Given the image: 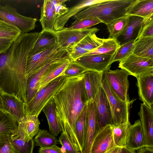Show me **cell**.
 <instances>
[{
    "label": "cell",
    "mask_w": 153,
    "mask_h": 153,
    "mask_svg": "<svg viewBox=\"0 0 153 153\" xmlns=\"http://www.w3.org/2000/svg\"><path fill=\"white\" fill-rule=\"evenodd\" d=\"M39 34H21L7 51L0 55V91L25 103L27 59Z\"/></svg>",
    "instance_id": "6da1fadb"
},
{
    "label": "cell",
    "mask_w": 153,
    "mask_h": 153,
    "mask_svg": "<svg viewBox=\"0 0 153 153\" xmlns=\"http://www.w3.org/2000/svg\"><path fill=\"white\" fill-rule=\"evenodd\" d=\"M84 73L67 78L53 97L55 112L62 132L79 152L81 150L75 134V127L88 102L84 87Z\"/></svg>",
    "instance_id": "7a4b0ae2"
},
{
    "label": "cell",
    "mask_w": 153,
    "mask_h": 153,
    "mask_svg": "<svg viewBox=\"0 0 153 153\" xmlns=\"http://www.w3.org/2000/svg\"><path fill=\"white\" fill-rule=\"evenodd\" d=\"M136 0H105L89 7L74 16L75 19L98 18L105 25L127 15L132 4Z\"/></svg>",
    "instance_id": "3957f363"
},
{
    "label": "cell",
    "mask_w": 153,
    "mask_h": 153,
    "mask_svg": "<svg viewBox=\"0 0 153 153\" xmlns=\"http://www.w3.org/2000/svg\"><path fill=\"white\" fill-rule=\"evenodd\" d=\"M63 75L51 82L36 94L29 102L25 103L26 114L39 116L44 107L53 99V97L66 80Z\"/></svg>",
    "instance_id": "277c9868"
},
{
    "label": "cell",
    "mask_w": 153,
    "mask_h": 153,
    "mask_svg": "<svg viewBox=\"0 0 153 153\" xmlns=\"http://www.w3.org/2000/svg\"><path fill=\"white\" fill-rule=\"evenodd\" d=\"M102 86L108 100L111 111L113 125L130 122L129 109L134 101L123 102L118 99L113 93L109 84L102 75Z\"/></svg>",
    "instance_id": "5b68a950"
},
{
    "label": "cell",
    "mask_w": 153,
    "mask_h": 153,
    "mask_svg": "<svg viewBox=\"0 0 153 153\" xmlns=\"http://www.w3.org/2000/svg\"><path fill=\"white\" fill-rule=\"evenodd\" d=\"M0 20L16 27L23 34L34 29L38 20L19 14L16 9L10 5L0 4Z\"/></svg>",
    "instance_id": "8992f818"
},
{
    "label": "cell",
    "mask_w": 153,
    "mask_h": 153,
    "mask_svg": "<svg viewBox=\"0 0 153 153\" xmlns=\"http://www.w3.org/2000/svg\"><path fill=\"white\" fill-rule=\"evenodd\" d=\"M103 74L112 91L118 99L123 102L129 100L128 94L129 73L122 69L112 70L109 68Z\"/></svg>",
    "instance_id": "52a82bcc"
},
{
    "label": "cell",
    "mask_w": 153,
    "mask_h": 153,
    "mask_svg": "<svg viewBox=\"0 0 153 153\" xmlns=\"http://www.w3.org/2000/svg\"><path fill=\"white\" fill-rule=\"evenodd\" d=\"M67 52L57 44L51 47L29 55L26 65L27 77L38 70L54 58L64 55Z\"/></svg>",
    "instance_id": "ba28073f"
},
{
    "label": "cell",
    "mask_w": 153,
    "mask_h": 153,
    "mask_svg": "<svg viewBox=\"0 0 153 153\" xmlns=\"http://www.w3.org/2000/svg\"><path fill=\"white\" fill-rule=\"evenodd\" d=\"M119 62V68L136 78L153 72V58L140 57L132 53Z\"/></svg>",
    "instance_id": "9c48e42d"
},
{
    "label": "cell",
    "mask_w": 153,
    "mask_h": 153,
    "mask_svg": "<svg viewBox=\"0 0 153 153\" xmlns=\"http://www.w3.org/2000/svg\"><path fill=\"white\" fill-rule=\"evenodd\" d=\"M87 125L84 145L81 153H90L91 145L96 134L100 129L96 105L94 100L87 105Z\"/></svg>",
    "instance_id": "30bf717a"
},
{
    "label": "cell",
    "mask_w": 153,
    "mask_h": 153,
    "mask_svg": "<svg viewBox=\"0 0 153 153\" xmlns=\"http://www.w3.org/2000/svg\"><path fill=\"white\" fill-rule=\"evenodd\" d=\"M99 30L95 27L80 29L71 30L64 27L54 32L57 39V43L62 49L77 44L86 36L91 33H96Z\"/></svg>",
    "instance_id": "8fae6325"
},
{
    "label": "cell",
    "mask_w": 153,
    "mask_h": 153,
    "mask_svg": "<svg viewBox=\"0 0 153 153\" xmlns=\"http://www.w3.org/2000/svg\"><path fill=\"white\" fill-rule=\"evenodd\" d=\"M114 55L107 54L85 55L77 59L75 62L87 70L103 73L110 68Z\"/></svg>",
    "instance_id": "7c38bea8"
},
{
    "label": "cell",
    "mask_w": 153,
    "mask_h": 153,
    "mask_svg": "<svg viewBox=\"0 0 153 153\" xmlns=\"http://www.w3.org/2000/svg\"><path fill=\"white\" fill-rule=\"evenodd\" d=\"M128 15L127 23L123 31L115 39L120 46L138 38L144 19L134 15Z\"/></svg>",
    "instance_id": "4fadbf2b"
},
{
    "label": "cell",
    "mask_w": 153,
    "mask_h": 153,
    "mask_svg": "<svg viewBox=\"0 0 153 153\" xmlns=\"http://www.w3.org/2000/svg\"><path fill=\"white\" fill-rule=\"evenodd\" d=\"M114 142L111 125L99 130L92 142L90 153H104L116 147Z\"/></svg>",
    "instance_id": "5bb4252c"
},
{
    "label": "cell",
    "mask_w": 153,
    "mask_h": 153,
    "mask_svg": "<svg viewBox=\"0 0 153 153\" xmlns=\"http://www.w3.org/2000/svg\"><path fill=\"white\" fill-rule=\"evenodd\" d=\"M100 128L108 125H113L110 105L107 96L101 86L94 99Z\"/></svg>",
    "instance_id": "9a60e30c"
},
{
    "label": "cell",
    "mask_w": 153,
    "mask_h": 153,
    "mask_svg": "<svg viewBox=\"0 0 153 153\" xmlns=\"http://www.w3.org/2000/svg\"><path fill=\"white\" fill-rule=\"evenodd\" d=\"M3 110L12 116L19 123L26 115L25 103L13 95L1 92Z\"/></svg>",
    "instance_id": "2e32d148"
},
{
    "label": "cell",
    "mask_w": 153,
    "mask_h": 153,
    "mask_svg": "<svg viewBox=\"0 0 153 153\" xmlns=\"http://www.w3.org/2000/svg\"><path fill=\"white\" fill-rule=\"evenodd\" d=\"M65 58H69L67 53L52 59L38 70L27 77L26 90L27 103L30 101L37 93V86L40 79L52 65Z\"/></svg>",
    "instance_id": "e0dca14e"
},
{
    "label": "cell",
    "mask_w": 153,
    "mask_h": 153,
    "mask_svg": "<svg viewBox=\"0 0 153 153\" xmlns=\"http://www.w3.org/2000/svg\"><path fill=\"white\" fill-rule=\"evenodd\" d=\"M36 115H26L19 123L17 134L24 141L33 139L39 131L40 122Z\"/></svg>",
    "instance_id": "ac0fdd59"
},
{
    "label": "cell",
    "mask_w": 153,
    "mask_h": 153,
    "mask_svg": "<svg viewBox=\"0 0 153 153\" xmlns=\"http://www.w3.org/2000/svg\"><path fill=\"white\" fill-rule=\"evenodd\" d=\"M138 115L145 138L146 146L153 148V108L141 103Z\"/></svg>",
    "instance_id": "d6986e66"
},
{
    "label": "cell",
    "mask_w": 153,
    "mask_h": 153,
    "mask_svg": "<svg viewBox=\"0 0 153 153\" xmlns=\"http://www.w3.org/2000/svg\"><path fill=\"white\" fill-rule=\"evenodd\" d=\"M139 99L150 107L153 104V72L136 77Z\"/></svg>",
    "instance_id": "ffe728a7"
},
{
    "label": "cell",
    "mask_w": 153,
    "mask_h": 153,
    "mask_svg": "<svg viewBox=\"0 0 153 153\" xmlns=\"http://www.w3.org/2000/svg\"><path fill=\"white\" fill-rule=\"evenodd\" d=\"M126 146L134 151L146 146L144 134L140 119L135 121L133 124H130Z\"/></svg>",
    "instance_id": "44dd1931"
},
{
    "label": "cell",
    "mask_w": 153,
    "mask_h": 153,
    "mask_svg": "<svg viewBox=\"0 0 153 153\" xmlns=\"http://www.w3.org/2000/svg\"><path fill=\"white\" fill-rule=\"evenodd\" d=\"M103 73L89 70L84 72V87L88 101L94 100L102 86Z\"/></svg>",
    "instance_id": "7402d4cb"
},
{
    "label": "cell",
    "mask_w": 153,
    "mask_h": 153,
    "mask_svg": "<svg viewBox=\"0 0 153 153\" xmlns=\"http://www.w3.org/2000/svg\"><path fill=\"white\" fill-rule=\"evenodd\" d=\"M70 62L69 58H65L52 64L40 79L37 86V92L53 79L63 75Z\"/></svg>",
    "instance_id": "603a6c76"
},
{
    "label": "cell",
    "mask_w": 153,
    "mask_h": 153,
    "mask_svg": "<svg viewBox=\"0 0 153 153\" xmlns=\"http://www.w3.org/2000/svg\"><path fill=\"white\" fill-rule=\"evenodd\" d=\"M105 0H86L79 2L70 9L68 11L56 19L54 26V32L62 29L69 19L85 8L102 2Z\"/></svg>",
    "instance_id": "cb8c5ba5"
},
{
    "label": "cell",
    "mask_w": 153,
    "mask_h": 153,
    "mask_svg": "<svg viewBox=\"0 0 153 153\" xmlns=\"http://www.w3.org/2000/svg\"><path fill=\"white\" fill-rule=\"evenodd\" d=\"M57 44V37L54 31L42 30L39 33L29 55L51 47Z\"/></svg>",
    "instance_id": "d4e9b609"
},
{
    "label": "cell",
    "mask_w": 153,
    "mask_h": 153,
    "mask_svg": "<svg viewBox=\"0 0 153 153\" xmlns=\"http://www.w3.org/2000/svg\"><path fill=\"white\" fill-rule=\"evenodd\" d=\"M127 15L144 19L153 15V0H136L130 7Z\"/></svg>",
    "instance_id": "484cf974"
},
{
    "label": "cell",
    "mask_w": 153,
    "mask_h": 153,
    "mask_svg": "<svg viewBox=\"0 0 153 153\" xmlns=\"http://www.w3.org/2000/svg\"><path fill=\"white\" fill-rule=\"evenodd\" d=\"M132 53L137 56L153 58V36L138 38L134 44Z\"/></svg>",
    "instance_id": "4316f807"
},
{
    "label": "cell",
    "mask_w": 153,
    "mask_h": 153,
    "mask_svg": "<svg viewBox=\"0 0 153 153\" xmlns=\"http://www.w3.org/2000/svg\"><path fill=\"white\" fill-rule=\"evenodd\" d=\"M56 19L51 5V0H44L41 8L40 22L42 30L54 31V26Z\"/></svg>",
    "instance_id": "83f0119b"
},
{
    "label": "cell",
    "mask_w": 153,
    "mask_h": 153,
    "mask_svg": "<svg viewBox=\"0 0 153 153\" xmlns=\"http://www.w3.org/2000/svg\"><path fill=\"white\" fill-rule=\"evenodd\" d=\"M42 111L46 117L49 132L55 136H57L62 130L57 119L53 99L48 102Z\"/></svg>",
    "instance_id": "f1b7e54d"
},
{
    "label": "cell",
    "mask_w": 153,
    "mask_h": 153,
    "mask_svg": "<svg viewBox=\"0 0 153 153\" xmlns=\"http://www.w3.org/2000/svg\"><path fill=\"white\" fill-rule=\"evenodd\" d=\"M18 123L10 114L0 109V134L12 135L17 133Z\"/></svg>",
    "instance_id": "f546056e"
},
{
    "label": "cell",
    "mask_w": 153,
    "mask_h": 153,
    "mask_svg": "<svg viewBox=\"0 0 153 153\" xmlns=\"http://www.w3.org/2000/svg\"><path fill=\"white\" fill-rule=\"evenodd\" d=\"M87 125V105L77 120L75 127V134L81 151L84 145Z\"/></svg>",
    "instance_id": "4dcf8cb0"
},
{
    "label": "cell",
    "mask_w": 153,
    "mask_h": 153,
    "mask_svg": "<svg viewBox=\"0 0 153 153\" xmlns=\"http://www.w3.org/2000/svg\"><path fill=\"white\" fill-rule=\"evenodd\" d=\"M130 123V122L123 123L117 126L111 125L113 139L116 146H126L128 127Z\"/></svg>",
    "instance_id": "1f68e13d"
},
{
    "label": "cell",
    "mask_w": 153,
    "mask_h": 153,
    "mask_svg": "<svg viewBox=\"0 0 153 153\" xmlns=\"http://www.w3.org/2000/svg\"><path fill=\"white\" fill-rule=\"evenodd\" d=\"M34 140L37 146L42 148L56 146L59 143L56 136L47 130L40 129L36 135Z\"/></svg>",
    "instance_id": "d6a6232c"
},
{
    "label": "cell",
    "mask_w": 153,
    "mask_h": 153,
    "mask_svg": "<svg viewBox=\"0 0 153 153\" xmlns=\"http://www.w3.org/2000/svg\"><path fill=\"white\" fill-rule=\"evenodd\" d=\"M120 46L116 39L109 38L104 39L102 44L100 46L85 55L95 54L114 55Z\"/></svg>",
    "instance_id": "836d02e7"
},
{
    "label": "cell",
    "mask_w": 153,
    "mask_h": 153,
    "mask_svg": "<svg viewBox=\"0 0 153 153\" xmlns=\"http://www.w3.org/2000/svg\"><path fill=\"white\" fill-rule=\"evenodd\" d=\"M128 15L117 19L106 24L109 32L108 38L115 39L125 26L128 20Z\"/></svg>",
    "instance_id": "e575fe53"
},
{
    "label": "cell",
    "mask_w": 153,
    "mask_h": 153,
    "mask_svg": "<svg viewBox=\"0 0 153 153\" xmlns=\"http://www.w3.org/2000/svg\"><path fill=\"white\" fill-rule=\"evenodd\" d=\"M104 39L98 37L95 33H91L87 35L76 44L89 52L100 46Z\"/></svg>",
    "instance_id": "d590c367"
},
{
    "label": "cell",
    "mask_w": 153,
    "mask_h": 153,
    "mask_svg": "<svg viewBox=\"0 0 153 153\" xmlns=\"http://www.w3.org/2000/svg\"><path fill=\"white\" fill-rule=\"evenodd\" d=\"M21 34L16 27L0 20V38H5L15 41Z\"/></svg>",
    "instance_id": "8d00e7d4"
},
{
    "label": "cell",
    "mask_w": 153,
    "mask_h": 153,
    "mask_svg": "<svg viewBox=\"0 0 153 153\" xmlns=\"http://www.w3.org/2000/svg\"><path fill=\"white\" fill-rule=\"evenodd\" d=\"M16 133L11 135L12 140L16 149L19 153H33L34 140L32 139L28 142L24 141Z\"/></svg>",
    "instance_id": "74e56055"
},
{
    "label": "cell",
    "mask_w": 153,
    "mask_h": 153,
    "mask_svg": "<svg viewBox=\"0 0 153 153\" xmlns=\"http://www.w3.org/2000/svg\"><path fill=\"white\" fill-rule=\"evenodd\" d=\"M135 41H130L120 46L117 51L112 60V63L114 62L122 61L128 56L133 53Z\"/></svg>",
    "instance_id": "f35d334b"
},
{
    "label": "cell",
    "mask_w": 153,
    "mask_h": 153,
    "mask_svg": "<svg viewBox=\"0 0 153 153\" xmlns=\"http://www.w3.org/2000/svg\"><path fill=\"white\" fill-rule=\"evenodd\" d=\"M0 153H19L13 145L11 135L0 134Z\"/></svg>",
    "instance_id": "ab89813d"
},
{
    "label": "cell",
    "mask_w": 153,
    "mask_h": 153,
    "mask_svg": "<svg viewBox=\"0 0 153 153\" xmlns=\"http://www.w3.org/2000/svg\"><path fill=\"white\" fill-rule=\"evenodd\" d=\"M100 23L101 21L96 17L76 19L68 28L71 30L82 29L89 28Z\"/></svg>",
    "instance_id": "60d3db41"
},
{
    "label": "cell",
    "mask_w": 153,
    "mask_h": 153,
    "mask_svg": "<svg viewBox=\"0 0 153 153\" xmlns=\"http://www.w3.org/2000/svg\"><path fill=\"white\" fill-rule=\"evenodd\" d=\"M88 71L76 62H70L65 70L63 75L68 78L81 74Z\"/></svg>",
    "instance_id": "b9f144b4"
},
{
    "label": "cell",
    "mask_w": 153,
    "mask_h": 153,
    "mask_svg": "<svg viewBox=\"0 0 153 153\" xmlns=\"http://www.w3.org/2000/svg\"><path fill=\"white\" fill-rule=\"evenodd\" d=\"M67 1L68 0H51L52 10L56 20L68 11L69 8L65 4Z\"/></svg>",
    "instance_id": "7bdbcfd3"
},
{
    "label": "cell",
    "mask_w": 153,
    "mask_h": 153,
    "mask_svg": "<svg viewBox=\"0 0 153 153\" xmlns=\"http://www.w3.org/2000/svg\"><path fill=\"white\" fill-rule=\"evenodd\" d=\"M68 54L70 62H74L76 60L89 52L77 44L72 45L65 49Z\"/></svg>",
    "instance_id": "ee69618b"
},
{
    "label": "cell",
    "mask_w": 153,
    "mask_h": 153,
    "mask_svg": "<svg viewBox=\"0 0 153 153\" xmlns=\"http://www.w3.org/2000/svg\"><path fill=\"white\" fill-rule=\"evenodd\" d=\"M153 36V15L144 19L138 38Z\"/></svg>",
    "instance_id": "f6af8a7d"
},
{
    "label": "cell",
    "mask_w": 153,
    "mask_h": 153,
    "mask_svg": "<svg viewBox=\"0 0 153 153\" xmlns=\"http://www.w3.org/2000/svg\"><path fill=\"white\" fill-rule=\"evenodd\" d=\"M59 141L62 147L64 148L65 153H79L75 149L70 140L64 133H61L59 137Z\"/></svg>",
    "instance_id": "bcb514c9"
},
{
    "label": "cell",
    "mask_w": 153,
    "mask_h": 153,
    "mask_svg": "<svg viewBox=\"0 0 153 153\" xmlns=\"http://www.w3.org/2000/svg\"><path fill=\"white\" fill-rule=\"evenodd\" d=\"M14 42L5 38H0V55L7 51Z\"/></svg>",
    "instance_id": "7dc6e473"
},
{
    "label": "cell",
    "mask_w": 153,
    "mask_h": 153,
    "mask_svg": "<svg viewBox=\"0 0 153 153\" xmlns=\"http://www.w3.org/2000/svg\"><path fill=\"white\" fill-rule=\"evenodd\" d=\"M39 153H65L62 148L56 146L51 147L42 148H40L38 150Z\"/></svg>",
    "instance_id": "c3c4849f"
},
{
    "label": "cell",
    "mask_w": 153,
    "mask_h": 153,
    "mask_svg": "<svg viewBox=\"0 0 153 153\" xmlns=\"http://www.w3.org/2000/svg\"><path fill=\"white\" fill-rule=\"evenodd\" d=\"M104 153H135V151L131 150L126 146H116Z\"/></svg>",
    "instance_id": "681fc988"
},
{
    "label": "cell",
    "mask_w": 153,
    "mask_h": 153,
    "mask_svg": "<svg viewBox=\"0 0 153 153\" xmlns=\"http://www.w3.org/2000/svg\"><path fill=\"white\" fill-rule=\"evenodd\" d=\"M138 153H153V148L145 146L137 150Z\"/></svg>",
    "instance_id": "f907efd6"
},
{
    "label": "cell",
    "mask_w": 153,
    "mask_h": 153,
    "mask_svg": "<svg viewBox=\"0 0 153 153\" xmlns=\"http://www.w3.org/2000/svg\"><path fill=\"white\" fill-rule=\"evenodd\" d=\"M1 91H0V109L3 110L2 102H1Z\"/></svg>",
    "instance_id": "816d5d0a"
}]
</instances>
